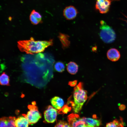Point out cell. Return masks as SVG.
I'll list each match as a JSON object with an SVG mask.
<instances>
[{
  "mask_svg": "<svg viewBox=\"0 0 127 127\" xmlns=\"http://www.w3.org/2000/svg\"><path fill=\"white\" fill-rule=\"evenodd\" d=\"M68 123L70 127H79L85 124L82 118L76 114H71L68 116Z\"/></svg>",
  "mask_w": 127,
  "mask_h": 127,
  "instance_id": "6",
  "label": "cell"
},
{
  "mask_svg": "<svg viewBox=\"0 0 127 127\" xmlns=\"http://www.w3.org/2000/svg\"><path fill=\"white\" fill-rule=\"evenodd\" d=\"M54 127H70L68 123L63 120H59Z\"/></svg>",
  "mask_w": 127,
  "mask_h": 127,
  "instance_id": "19",
  "label": "cell"
},
{
  "mask_svg": "<svg viewBox=\"0 0 127 127\" xmlns=\"http://www.w3.org/2000/svg\"><path fill=\"white\" fill-rule=\"evenodd\" d=\"M119 106V109L121 111L124 110L126 108V106L124 104H121Z\"/></svg>",
  "mask_w": 127,
  "mask_h": 127,
  "instance_id": "22",
  "label": "cell"
},
{
  "mask_svg": "<svg viewBox=\"0 0 127 127\" xmlns=\"http://www.w3.org/2000/svg\"><path fill=\"white\" fill-rule=\"evenodd\" d=\"M87 91L84 89L82 83H79L74 89V102L72 109L75 114L78 113L81 110L84 103L87 99Z\"/></svg>",
  "mask_w": 127,
  "mask_h": 127,
  "instance_id": "2",
  "label": "cell"
},
{
  "mask_svg": "<svg viewBox=\"0 0 127 127\" xmlns=\"http://www.w3.org/2000/svg\"><path fill=\"white\" fill-rule=\"evenodd\" d=\"M51 102L52 106L58 110L61 109L63 106L64 103L63 99L58 96H55L52 98Z\"/></svg>",
  "mask_w": 127,
  "mask_h": 127,
  "instance_id": "12",
  "label": "cell"
},
{
  "mask_svg": "<svg viewBox=\"0 0 127 127\" xmlns=\"http://www.w3.org/2000/svg\"><path fill=\"white\" fill-rule=\"evenodd\" d=\"M78 13V11L74 6L70 5L66 7L64 9L63 15L64 17L68 20L75 19Z\"/></svg>",
  "mask_w": 127,
  "mask_h": 127,
  "instance_id": "8",
  "label": "cell"
},
{
  "mask_svg": "<svg viewBox=\"0 0 127 127\" xmlns=\"http://www.w3.org/2000/svg\"><path fill=\"white\" fill-rule=\"evenodd\" d=\"M31 13L36 17L39 21L40 23H42V16L39 12L33 9Z\"/></svg>",
  "mask_w": 127,
  "mask_h": 127,
  "instance_id": "21",
  "label": "cell"
},
{
  "mask_svg": "<svg viewBox=\"0 0 127 127\" xmlns=\"http://www.w3.org/2000/svg\"><path fill=\"white\" fill-rule=\"evenodd\" d=\"M55 70L57 71L61 72L63 71L65 68V66L64 64L60 61L56 62L54 65Z\"/></svg>",
  "mask_w": 127,
  "mask_h": 127,
  "instance_id": "18",
  "label": "cell"
},
{
  "mask_svg": "<svg viewBox=\"0 0 127 127\" xmlns=\"http://www.w3.org/2000/svg\"><path fill=\"white\" fill-rule=\"evenodd\" d=\"M57 111L51 106H49L44 112L45 121L48 123H52L56 121L57 115Z\"/></svg>",
  "mask_w": 127,
  "mask_h": 127,
  "instance_id": "5",
  "label": "cell"
},
{
  "mask_svg": "<svg viewBox=\"0 0 127 127\" xmlns=\"http://www.w3.org/2000/svg\"><path fill=\"white\" fill-rule=\"evenodd\" d=\"M15 124L16 127H28L29 124L27 118L23 115L16 118Z\"/></svg>",
  "mask_w": 127,
  "mask_h": 127,
  "instance_id": "13",
  "label": "cell"
},
{
  "mask_svg": "<svg viewBox=\"0 0 127 127\" xmlns=\"http://www.w3.org/2000/svg\"><path fill=\"white\" fill-rule=\"evenodd\" d=\"M107 56L110 60L112 61H116L119 59L120 55L119 52L117 49L112 48L108 51Z\"/></svg>",
  "mask_w": 127,
  "mask_h": 127,
  "instance_id": "11",
  "label": "cell"
},
{
  "mask_svg": "<svg viewBox=\"0 0 127 127\" xmlns=\"http://www.w3.org/2000/svg\"><path fill=\"white\" fill-rule=\"evenodd\" d=\"M100 23V36L101 38L105 43L113 42L116 37L115 31L111 27L107 25L104 21H101Z\"/></svg>",
  "mask_w": 127,
  "mask_h": 127,
  "instance_id": "3",
  "label": "cell"
},
{
  "mask_svg": "<svg viewBox=\"0 0 127 127\" xmlns=\"http://www.w3.org/2000/svg\"><path fill=\"white\" fill-rule=\"evenodd\" d=\"M67 68L68 71L70 73L74 75L76 74L78 71V67L76 63L71 61L67 64Z\"/></svg>",
  "mask_w": 127,
  "mask_h": 127,
  "instance_id": "16",
  "label": "cell"
},
{
  "mask_svg": "<svg viewBox=\"0 0 127 127\" xmlns=\"http://www.w3.org/2000/svg\"><path fill=\"white\" fill-rule=\"evenodd\" d=\"M29 19L31 23L33 25H37L40 23L38 19L31 13L30 15Z\"/></svg>",
  "mask_w": 127,
  "mask_h": 127,
  "instance_id": "20",
  "label": "cell"
},
{
  "mask_svg": "<svg viewBox=\"0 0 127 127\" xmlns=\"http://www.w3.org/2000/svg\"><path fill=\"white\" fill-rule=\"evenodd\" d=\"M79 127H90L88 126L85 124L83 125H82Z\"/></svg>",
  "mask_w": 127,
  "mask_h": 127,
  "instance_id": "23",
  "label": "cell"
},
{
  "mask_svg": "<svg viewBox=\"0 0 127 127\" xmlns=\"http://www.w3.org/2000/svg\"><path fill=\"white\" fill-rule=\"evenodd\" d=\"M69 37V36L66 34L61 33L59 34L58 38L61 42L63 48L65 49L69 47L70 43Z\"/></svg>",
  "mask_w": 127,
  "mask_h": 127,
  "instance_id": "14",
  "label": "cell"
},
{
  "mask_svg": "<svg viewBox=\"0 0 127 127\" xmlns=\"http://www.w3.org/2000/svg\"><path fill=\"white\" fill-rule=\"evenodd\" d=\"M14 117H3L0 119V127H16Z\"/></svg>",
  "mask_w": 127,
  "mask_h": 127,
  "instance_id": "10",
  "label": "cell"
},
{
  "mask_svg": "<svg viewBox=\"0 0 127 127\" xmlns=\"http://www.w3.org/2000/svg\"><path fill=\"white\" fill-rule=\"evenodd\" d=\"M93 117V118L83 117L82 118L85 124L90 127H99L102 124L101 121L97 119L95 115Z\"/></svg>",
  "mask_w": 127,
  "mask_h": 127,
  "instance_id": "9",
  "label": "cell"
},
{
  "mask_svg": "<svg viewBox=\"0 0 127 127\" xmlns=\"http://www.w3.org/2000/svg\"><path fill=\"white\" fill-rule=\"evenodd\" d=\"M105 127H124V123L122 118L115 119L111 122L107 123Z\"/></svg>",
  "mask_w": 127,
  "mask_h": 127,
  "instance_id": "15",
  "label": "cell"
},
{
  "mask_svg": "<svg viewBox=\"0 0 127 127\" xmlns=\"http://www.w3.org/2000/svg\"><path fill=\"white\" fill-rule=\"evenodd\" d=\"M0 82L2 85L9 86V77L5 73L3 72L0 76Z\"/></svg>",
  "mask_w": 127,
  "mask_h": 127,
  "instance_id": "17",
  "label": "cell"
},
{
  "mask_svg": "<svg viewBox=\"0 0 127 127\" xmlns=\"http://www.w3.org/2000/svg\"><path fill=\"white\" fill-rule=\"evenodd\" d=\"M53 44L52 39L48 41H35L31 37L28 40L19 41L17 42V46L21 52L33 54L43 52L46 48L52 45Z\"/></svg>",
  "mask_w": 127,
  "mask_h": 127,
  "instance_id": "1",
  "label": "cell"
},
{
  "mask_svg": "<svg viewBox=\"0 0 127 127\" xmlns=\"http://www.w3.org/2000/svg\"></svg>",
  "mask_w": 127,
  "mask_h": 127,
  "instance_id": "24",
  "label": "cell"
},
{
  "mask_svg": "<svg viewBox=\"0 0 127 127\" xmlns=\"http://www.w3.org/2000/svg\"><path fill=\"white\" fill-rule=\"evenodd\" d=\"M34 103L33 102L32 104L28 106L29 110L26 115H22L27 118L30 124L36 123L41 118V115L39 112L37 107L35 105V103Z\"/></svg>",
  "mask_w": 127,
  "mask_h": 127,
  "instance_id": "4",
  "label": "cell"
},
{
  "mask_svg": "<svg viewBox=\"0 0 127 127\" xmlns=\"http://www.w3.org/2000/svg\"><path fill=\"white\" fill-rule=\"evenodd\" d=\"M111 3V0H97L95 8L100 13H105L108 11Z\"/></svg>",
  "mask_w": 127,
  "mask_h": 127,
  "instance_id": "7",
  "label": "cell"
}]
</instances>
